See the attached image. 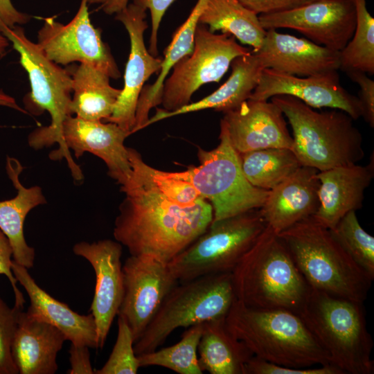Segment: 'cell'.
Wrapping results in <instances>:
<instances>
[{"label": "cell", "mask_w": 374, "mask_h": 374, "mask_svg": "<svg viewBox=\"0 0 374 374\" xmlns=\"http://www.w3.org/2000/svg\"><path fill=\"white\" fill-rule=\"evenodd\" d=\"M121 191L125 198L113 235L132 256L149 255L169 262L213 221V207L208 200L202 198L192 206H179L132 173Z\"/></svg>", "instance_id": "6da1fadb"}, {"label": "cell", "mask_w": 374, "mask_h": 374, "mask_svg": "<svg viewBox=\"0 0 374 374\" xmlns=\"http://www.w3.org/2000/svg\"><path fill=\"white\" fill-rule=\"evenodd\" d=\"M231 276L236 299L255 308L282 309L299 314L311 290L286 245L268 226Z\"/></svg>", "instance_id": "7a4b0ae2"}, {"label": "cell", "mask_w": 374, "mask_h": 374, "mask_svg": "<svg viewBox=\"0 0 374 374\" xmlns=\"http://www.w3.org/2000/svg\"><path fill=\"white\" fill-rule=\"evenodd\" d=\"M224 322L227 330L260 359L292 368L330 364L301 318L293 312L251 308L236 299Z\"/></svg>", "instance_id": "3957f363"}, {"label": "cell", "mask_w": 374, "mask_h": 374, "mask_svg": "<svg viewBox=\"0 0 374 374\" xmlns=\"http://www.w3.org/2000/svg\"><path fill=\"white\" fill-rule=\"evenodd\" d=\"M311 289L363 303L373 278L312 217L277 233Z\"/></svg>", "instance_id": "277c9868"}, {"label": "cell", "mask_w": 374, "mask_h": 374, "mask_svg": "<svg viewBox=\"0 0 374 374\" xmlns=\"http://www.w3.org/2000/svg\"><path fill=\"white\" fill-rule=\"evenodd\" d=\"M292 130V151L301 166L323 171L357 164L364 157L362 136L344 111L317 112L291 96L271 98Z\"/></svg>", "instance_id": "5b68a950"}, {"label": "cell", "mask_w": 374, "mask_h": 374, "mask_svg": "<svg viewBox=\"0 0 374 374\" xmlns=\"http://www.w3.org/2000/svg\"><path fill=\"white\" fill-rule=\"evenodd\" d=\"M298 315L330 364L344 374L373 373V342L363 303L311 289Z\"/></svg>", "instance_id": "8992f818"}, {"label": "cell", "mask_w": 374, "mask_h": 374, "mask_svg": "<svg viewBox=\"0 0 374 374\" xmlns=\"http://www.w3.org/2000/svg\"><path fill=\"white\" fill-rule=\"evenodd\" d=\"M235 300L231 272L179 282L134 343L136 355L157 349L179 328L225 317Z\"/></svg>", "instance_id": "52a82bcc"}, {"label": "cell", "mask_w": 374, "mask_h": 374, "mask_svg": "<svg viewBox=\"0 0 374 374\" xmlns=\"http://www.w3.org/2000/svg\"><path fill=\"white\" fill-rule=\"evenodd\" d=\"M260 208L216 222L169 262L179 282L231 272L267 227Z\"/></svg>", "instance_id": "ba28073f"}, {"label": "cell", "mask_w": 374, "mask_h": 374, "mask_svg": "<svg viewBox=\"0 0 374 374\" xmlns=\"http://www.w3.org/2000/svg\"><path fill=\"white\" fill-rule=\"evenodd\" d=\"M0 32L12 43L28 73L31 87L29 100L37 109L46 110L51 117L48 126L37 128L30 134L28 143L37 150L56 143L59 148L55 151H60L62 148V123L72 115L71 73L48 58L37 44L27 38L21 27L0 25Z\"/></svg>", "instance_id": "9c48e42d"}, {"label": "cell", "mask_w": 374, "mask_h": 374, "mask_svg": "<svg viewBox=\"0 0 374 374\" xmlns=\"http://www.w3.org/2000/svg\"><path fill=\"white\" fill-rule=\"evenodd\" d=\"M218 145L211 150L199 148L200 165L186 170L200 196L212 205V222L260 208L269 191L252 186L246 179L239 153L233 147L222 121Z\"/></svg>", "instance_id": "30bf717a"}, {"label": "cell", "mask_w": 374, "mask_h": 374, "mask_svg": "<svg viewBox=\"0 0 374 374\" xmlns=\"http://www.w3.org/2000/svg\"><path fill=\"white\" fill-rule=\"evenodd\" d=\"M250 51L240 45L233 36L215 34L198 23L192 53L176 63L171 75L164 81L163 109L172 112L189 104L191 96L201 86L218 82L235 58Z\"/></svg>", "instance_id": "8fae6325"}, {"label": "cell", "mask_w": 374, "mask_h": 374, "mask_svg": "<svg viewBox=\"0 0 374 374\" xmlns=\"http://www.w3.org/2000/svg\"><path fill=\"white\" fill-rule=\"evenodd\" d=\"M130 134L114 123L69 116L61 130L62 148L58 152H51L49 157L52 160L64 158L74 179L81 181L82 170L73 161L69 149L77 159L84 152L91 153L105 163L109 177L122 186L129 181L132 173L128 148L124 145Z\"/></svg>", "instance_id": "7c38bea8"}, {"label": "cell", "mask_w": 374, "mask_h": 374, "mask_svg": "<svg viewBox=\"0 0 374 374\" xmlns=\"http://www.w3.org/2000/svg\"><path fill=\"white\" fill-rule=\"evenodd\" d=\"M37 39L46 57L57 64L79 62L95 67L109 78L121 77L109 47L101 38V31L90 21L87 0H81L78 12L66 24L46 18Z\"/></svg>", "instance_id": "4fadbf2b"}, {"label": "cell", "mask_w": 374, "mask_h": 374, "mask_svg": "<svg viewBox=\"0 0 374 374\" xmlns=\"http://www.w3.org/2000/svg\"><path fill=\"white\" fill-rule=\"evenodd\" d=\"M122 269L124 292L117 315L127 321L135 343L179 281L169 262L149 255H130Z\"/></svg>", "instance_id": "5bb4252c"}, {"label": "cell", "mask_w": 374, "mask_h": 374, "mask_svg": "<svg viewBox=\"0 0 374 374\" xmlns=\"http://www.w3.org/2000/svg\"><path fill=\"white\" fill-rule=\"evenodd\" d=\"M265 30L294 29L311 42L340 52L353 35V0H316L280 12L258 15Z\"/></svg>", "instance_id": "9a60e30c"}, {"label": "cell", "mask_w": 374, "mask_h": 374, "mask_svg": "<svg viewBox=\"0 0 374 374\" xmlns=\"http://www.w3.org/2000/svg\"><path fill=\"white\" fill-rule=\"evenodd\" d=\"M278 95L293 96L314 109H339L354 120L362 116L357 96L342 87L337 71L300 77L264 69L249 99L267 100Z\"/></svg>", "instance_id": "2e32d148"}, {"label": "cell", "mask_w": 374, "mask_h": 374, "mask_svg": "<svg viewBox=\"0 0 374 374\" xmlns=\"http://www.w3.org/2000/svg\"><path fill=\"white\" fill-rule=\"evenodd\" d=\"M127 30L130 52L124 74V86L115 103L112 115L105 121L118 125L131 134L135 123L137 102L145 82L159 71L162 58L152 55L144 42L148 28L146 10L130 3L116 15Z\"/></svg>", "instance_id": "e0dca14e"}, {"label": "cell", "mask_w": 374, "mask_h": 374, "mask_svg": "<svg viewBox=\"0 0 374 374\" xmlns=\"http://www.w3.org/2000/svg\"><path fill=\"white\" fill-rule=\"evenodd\" d=\"M73 251L85 258L94 270L96 285L90 310L96 326L98 348H103L123 296L122 244L108 239L80 242L73 246Z\"/></svg>", "instance_id": "ac0fdd59"}, {"label": "cell", "mask_w": 374, "mask_h": 374, "mask_svg": "<svg viewBox=\"0 0 374 374\" xmlns=\"http://www.w3.org/2000/svg\"><path fill=\"white\" fill-rule=\"evenodd\" d=\"M221 121L238 153L271 148L292 150L293 138L284 114L271 101L249 98L224 112Z\"/></svg>", "instance_id": "d6986e66"}, {"label": "cell", "mask_w": 374, "mask_h": 374, "mask_svg": "<svg viewBox=\"0 0 374 374\" xmlns=\"http://www.w3.org/2000/svg\"><path fill=\"white\" fill-rule=\"evenodd\" d=\"M252 51L265 69L288 75L311 76L340 68L339 52L276 29L266 30L262 45Z\"/></svg>", "instance_id": "ffe728a7"}, {"label": "cell", "mask_w": 374, "mask_h": 374, "mask_svg": "<svg viewBox=\"0 0 374 374\" xmlns=\"http://www.w3.org/2000/svg\"><path fill=\"white\" fill-rule=\"evenodd\" d=\"M317 176L319 205L312 217L331 230L346 214L362 208L364 192L374 177L373 154L367 165L335 167L319 171Z\"/></svg>", "instance_id": "44dd1931"}, {"label": "cell", "mask_w": 374, "mask_h": 374, "mask_svg": "<svg viewBox=\"0 0 374 374\" xmlns=\"http://www.w3.org/2000/svg\"><path fill=\"white\" fill-rule=\"evenodd\" d=\"M318 172L301 166L269 191L260 209L267 225L274 232L278 233L316 213L319 205Z\"/></svg>", "instance_id": "7402d4cb"}, {"label": "cell", "mask_w": 374, "mask_h": 374, "mask_svg": "<svg viewBox=\"0 0 374 374\" xmlns=\"http://www.w3.org/2000/svg\"><path fill=\"white\" fill-rule=\"evenodd\" d=\"M12 271L29 297L28 314L56 327L73 344L98 348L96 326L91 313L79 314L51 296L37 284L27 268L14 260Z\"/></svg>", "instance_id": "603a6c76"}, {"label": "cell", "mask_w": 374, "mask_h": 374, "mask_svg": "<svg viewBox=\"0 0 374 374\" xmlns=\"http://www.w3.org/2000/svg\"><path fill=\"white\" fill-rule=\"evenodd\" d=\"M66 340L56 327L20 312L11 353L19 374H54L57 355Z\"/></svg>", "instance_id": "cb8c5ba5"}, {"label": "cell", "mask_w": 374, "mask_h": 374, "mask_svg": "<svg viewBox=\"0 0 374 374\" xmlns=\"http://www.w3.org/2000/svg\"><path fill=\"white\" fill-rule=\"evenodd\" d=\"M231 66L230 76L214 92L175 111L167 112L157 108L155 114L145 123V127L163 119L189 112L213 109L224 113L239 106L249 98L265 67L252 51L235 58Z\"/></svg>", "instance_id": "d4e9b609"}, {"label": "cell", "mask_w": 374, "mask_h": 374, "mask_svg": "<svg viewBox=\"0 0 374 374\" xmlns=\"http://www.w3.org/2000/svg\"><path fill=\"white\" fill-rule=\"evenodd\" d=\"M24 170L20 162L8 157L6 171L17 193L15 197L0 202V229L9 239L13 260L28 269L34 265L35 252L25 239L24 224L26 215L35 207L46 203L39 186L24 187L19 175Z\"/></svg>", "instance_id": "484cf974"}, {"label": "cell", "mask_w": 374, "mask_h": 374, "mask_svg": "<svg viewBox=\"0 0 374 374\" xmlns=\"http://www.w3.org/2000/svg\"><path fill=\"white\" fill-rule=\"evenodd\" d=\"M225 317L203 323L197 347L199 366L211 374H245V365L253 355L227 330Z\"/></svg>", "instance_id": "4316f807"}, {"label": "cell", "mask_w": 374, "mask_h": 374, "mask_svg": "<svg viewBox=\"0 0 374 374\" xmlns=\"http://www.w3.org/2000/svg\"><path fill=\"white\" fill-rule=\"evenodd\" d=\"M207 0H197L186 20L177 28L164 51L160 72L152 84L144 85L140 93L135 113V123L132 133L145 127L150 109L161 103L165 80L173 66L181 58L189 55L194 48L195 33L199 17Z\"/></svg>", "instance_id": "83f0119b"}, {"label": "cell", "mask_w": 374, "mask_h": 374, "mask_svg": "<svg viewBox=\"0 0 374 374\" xmlns=\"http://www.w3.org/2000/svg\"><path fill=\"white\" fill-rule=\"evenodd\" d=\"M71 73L72 114L86 120L105 121L112 115L121 89L112 87L105 73L89 64L80 63Z\"/></svg>", "instance_id": "f1b7e54d"}, {"label": "cell", "mask_w": 374, "mask_h": 374, "mask_svg": "<svg viewBox=\"0 0 374 374\" xmlns=\"http://www.w3.org/2000/svg\"><path fill=\"white\" fill-rule=\"evenodd\" d=\"M199 24L215 33L222 31L257 51L262 44L266 30L258 15L238 0H207L199 17Z\"/></svg>", "instance_id": "f546056e"}, {"label": "cell", "mask_w": 374, "mask_h": 374, "mask_svg": "<svg viewBox=\"0 0 374 374\" xmlns=\"http://www.w3.org/2000/svg\"><path fill=\"white\" fill-rule=\"evenodd\" d=\"M242 172L253 186L270 190L301 166L289 148H271L239 153Z\"/></svg>", "instance_id": "4dcf8cb0"}, {"label": "cell", "mask_w": 374, "mask_h": 374, "mask_svg": "<svg viewBox=\"0 0 374 374\" xmlns=\"http://www.w3.org/2000/svg\"><path fill=\"white\" fill-rule=\"evenodd\" d=\"M132 174L152 186L169 201L186 207L202 197L191 183L187 170L165 172L147 164L134 149L128 148Z\"/></svg>", "instance_id": "1f68e13d"}, {"label": "cell", "mask_w": 374, "mask_h": 374, "mask_svg": "<svg viewBox=\"0 0 374 374\" xmlns=\"http://www.w3.org/2000/svg\"><path fill=\"white\" fill-rule=\"evenodd\" d=\"M356 22L353 37L339 52L340 68L374 73V19L366 0H353Z\"/></svg>", "instance_id": "d6a6232c"}, {"label": "cell", "mask_w": 374, "mask_h": 374, "mask_svg": "<svg viewBox=\"0 0 374 374\" xmlns=\"http://www.w3.org/2000/svg\"><path fill=\"white\" fill-rule=\"evenodd\" d=\"M203 323L189 327L175 344L137 355L139 367L158 366L179 374H202L198 364L197 347Z\"/></svg>", "instance_id": "836d02e7"}, {"label": "cell", "mask_w": 374, "mask_h": 374, "mask_svg": "<svg viewBox=\"0 0 374 374\" xmlns=\"http://www.w3.org/2000/svg\"><path fill=\"white\" fill-rule=\"evenodd\" d=\"M355 212L346 214L329 230L354 262L374 278V238L361 226Z\"/></svg>", "instance_id": "e575fe53"}, {"label": "cell", "mask_w": 374, "mask_h": 374, "mask_svg": "<svg viewBox=\"0 0 374 374\" xmlns=\"http://www.w3.org/2000/svg\"><path fill=\"white\" fill-rule=\"evenodd\" d=\"M134 341L131 330L121 316L118 315V334L112 351L102 368L96 374H136L140 368L134 350Z\"/></svg>", "instance_id": "d590c367"}, {"label": "cell", "mask_w": 374, "mask_h": 374, "mask_svg": "<svg viewBox=\"0 0 374 374\" xmlns=\"http://www.w3.org/2000/svg\"><path fill=\"white\" fill-rule=\"evenodd\" d=\"M23 308L9 307L0 297V374H18L12 357L11 347Z\"/></svg>", "instance_id": "8d00e7d4"}, {"label": "cell", "mask_w": 374, "mask_h": 374, "mask_svg": "<svg viewBox=\"0 0 374 374\" xmlns=\"http://www.w3.org/2000/svg\"><path fill=\"white\" fill-rule=\"evenodd\" d=\"M245 374H344L331 364L310 368L277 365L253 356L245 365Z\"/></svg>", "instance_id": "74e56055"}, {"label": "cell", "mask_w": 374, "mask_h": 374, "mask_svg": "<svg viewBox=\"0 0 374 374\" xmlns=\"http://www.w3.org/2000/svg\"><path fill=\"white\" fill-rule=\"evenodd\" d=\"M348 78L359 87V96H357L361 107L362 116L370 125L374 127V81L371 80L366 73L350 70L346 71Z\"/></svg>", "instance_id": "f35d334b"}, {"label": "cell", "mask_w": 374, "mask_h": 374, "mask_svg": "<svg viewBox=\"0 0 374 374\" xmlns=\"http://www.w3.org/2000/svg\"><path fill=\"white\" fill-rule=\"evenodd\" d=\"M175 0H133V3L145 10L148 9L151 16L152 31L150 39L149 52L157 55L158 30L166 10Z\"/></svg>", "instance_id": "ab89813d"}, {"label": "cell", "mask_w": 374, "mask_h": 374, "mask_svg": "<svg viewBox=\"0 0 374 374\" xmlns=\"http://www.w3.org/2000/svg\"><path fill=\"white\" fill-rule=\"evenodd\" d=\"M12 248L9 239L0 229V274L5 275L12 285L15 299V305L23 308L25 300L21 292L17 286V280L12 271Z\"/></svg>", "instance_id": "60d3db41"}, {"label": "cell", "mask_w": 374, "mask_h": 374, "mask_svg": "<svg viewBox=\"0 0 374 374\" xmlns=\"http://www.w3.org/2000/svg\"><path fill=\"white\" fill-rule=\"evenodd\" d=\"M258 15L290 10L316 0H238Z\"/></svg>", "instance_id": "b9f144b4"}, {"label": "cell", "mask_w": 374, "mask_h": 374, "mask_svg": "<svg viewBox=\"0 0 374 374\" xmlns=\"http://www.w3.org/2000/svg\"><path fill=\"white\" fill-rule=\"evenodd\" d=\"M89 347L84 345L71 344L69 350L71 368L67 373L69 374H93L95 370L92 368Z\"/></svg>", "instance_id": "7bdbcfd3"}, {"label": "cell", "mask_w": 374, "mask_h": 374, "mask_svg": "<svg viewBox=\"0 0 374 374\" xmlns=\"http://www.w3.org/2000/svg\"><path fill=\"white\" fill-rule=\"evenodd\" d=\"M30 19V16L17 10L10 0H0V25L12 28L26 24Z\"/></svg>", "instance_id": "ee69618b"}, {"label": "cell", "mask_w": 374, "mask_h": 374, "mask_svg": "<svg viewBox=\"0 0 374 374\" xmlns=\"http://www.w3.org/2000/svg\"><path fill=\"white\" fill-rule=\"evenodd\" d=\"M130 0H87L88 4H96L107 15L117 14L130 3Z\"/></svg>", "instance_id": "f6af8a7d"}, {"label": "cell", "mask_w": 374, "mask_h": 374, "mask_svg": "<svg viewBox=\"0 0 374 374\" xmlns=\"http://www.w3.org/2000/svg\"><path fill=\"white\" fill-rule=\"evenodd\" d=\"M0 105H4L21 110L12 98L2 92H0Z\"/></svg>", "instance_id": "bcb514c9"}, {"label": "cell", "mask_w": 374, "mask_h": 374, "mask_svg": "<svg viewBox=\"0 0 374 374\" xmlns=\"http://www.w3.org/2000/svg\"><path fill=\"white\" fill-rule=\"evenodd\" d=\"M8 45V39L0 32V57L4 54L6 48Z\"/></svg>", "instance_id": "7dc6e473"}]
</instances>
